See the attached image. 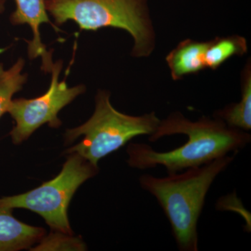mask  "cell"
<instances>
[{
	"instance_id": "obj_1",
	"label": "cell",
	"mask_w": 251,
	"mask_h": 251,
	"mask_svg": "<svg viewBox=\"0 0 251 251\" xmlns=\"http://www.w3.org/2000/svg\"><path fill=\"white\" fill-rule=\"evenodd\" d=\"M183 134L188 141L169 151H157L145 143H130L127 148V163L131 168L146 170L163 166L168 174L197 168L216 158L237 153L251 143L247 131L232 128L223 120L203 116L192 122L179 112L161 120L149 140L154 143L168 135Z\"/></svg>"
},
{
	"instance_id": "obj_2",
	"label": "cell",
	"mask_w": 251,
	"mask_h": 251,
	"mask_svg": "<svg viewBox=\"0 0 251 251\" xmlns=\"http://www.w3.org/2000/svg\"><path fill=\"white\" fill-rule=\"evenodd\" d=\"M236 153L220 157L182 173L166 177L141 175L140 186L156 198L171 224L178 249L198 251V224L206 194L218 175L234 161Z\"/></svg>"
},
{
	"instance_id": "obj_3",
	"label": "cell",
	"mask_w": 251,
	"mask_h": 251,
	"mask_svg": "<svg viewBox=\"0 0 251 251\" xmlns=\"http://www.w3.org/2000/svg\"><path fill=\"white\" fill-rule=\"evenodd\" d=\"M46 6L56 25L72 21L81 30L110 27L126 31L134 40V57H148L154 48L147 0H46Z\"/></svg>"
},
{
	"instance_id": "obj_4",
	"label": "cell",
	"mask_w": 251,
	"mask_h": 251,
	"mask_svg": "<svg viewBox=\"0 0 251 251\" xmlns=\"http://www.w3.org/2000/svg\"><path fill=\"white\" fill-rule=\"evenodd\" d=\"M95 100L92 116L83 125L67 130L64 135L66 144L83 136L80 143L68 149L66 153H76L95 166L135 137L152 135L161 122L154 112L131 116L117 111L110 103L108 91H98Z\"/></svg>"
},
{
	"instance_id": "obj_5",
	"label": "cell",
	"mask_w": 251,
	"mask_h": 251,
	"mask_svg": "<svg viewBox=\"0 0 251 251\" xmlns=\"http://www.w3.org/2000/svg\"><path fill=\"white\" fill-rule=\"evenodd\" d=\"M92 164L76 153H69L62 170L54 179L17 196L0 198V209H28L44 218L53 231L72 234L68 209L77 188L99 173Z\"/></svg>"
},
{
	"instance_id": "obj_6",
	"label": "cell",
	"mask_w": 251,
	"mask_h": 251,
	"mask_svg": "<svg viewBox=\"0 0 251 251\" xmlns=\"http://www.w3.org/2000/svg\"><path fill=\"white\" fill-rule=\"evenodd\" d=\"M62 65V61L54 63L50 72V84L45 94L34 99H16L11 101L7 112L15 122L9 133L13 143H22L46 124L59 128L62 125L59 111L85 92V85L69 87L65 80L59 81Z\"/></svg>"
},
{
	"instance_id": "obj_7",
	"label": "cell",
	"mask_w": 251,
	"mask_h": 251,
	"mask_svg": "<svg viewBox=\"0 0 251 251\" xmlns=\"http://www.w3.org/2000/svg\"><path fill=\"white\" fill-rule=\"evenodd\" d=\"M16 8L10 16V22L14 25H27L31 28L33 38L27 41L28 56L31 59L40 57L42 60L41 70L49 73L53 65L52 52L48 50L41 40L40 27L44 23H49L54 29L57 26L50 21L46 10V0H15Z\"/></svg>"
},
{
	"instance_id": "obj_8",
	"label": "cell",
	"mask_w": 251,
	"mask_h": 251,
	"mask_svg": "<svg viewBox=\"0 0 251 251\" xmlns=\"http://www.w3.org/2000/svg\"><path fill=\"white\" fill-rule=\"evenodd\" d=\"M45 233L42 227L29 226L16 219L12 209H0V251L31 249Z\"/></svg>"
},
{
	"instance_id": "obj_9",
	"label": "cell",
	"mask_w": 251,
	"mask_h": 251,
	"mask_svg": "<svg viewBox=\"0 0 251 251\" xmlns=\"http://www.w3.org/2000/svg\"><path fill=\"white\" fill-rule=\"evenodd\" d=\"M209 41L184 40L179 43L166 57L173 80H178L190 74L206 69L205 54Z\"/></svg>"
},
{
	"instance_id": "obj_10",
	"label": "cell",
	"mask_w": 251,
	"mask_h": 251,
	"mask_svg": "<svg viewBox=\"0 0 251 251\" xmlns=\"http://www.w3.org/2000/svg\"><path fill=\"white\" fill-rule=\"evenodd\" d=\"M242 79V99L216 112L214 117L229 126L249 131L251 129V73L250 64L244 69Z\"/></svg>"
},
{
	"instance_id": "obj_11",
	"label": "cell",
	"mask_w": 251,
	"mask_h": 251,
	"mask_svg": "<svg viewBox=\"0 0 251 251\" xmlns=\"http://www.w3.org/2000/svg\"><path fill=\"white\" fill-rule=\"evenodd\" d=\"M248 50L247 40L242 36L232 35L217 37L209 41L205 54L206 68L216 70L234 55L242 56Z\"/></svg>"
},
{
	"instance_id": "obj_12",
	"label": "cell",
	"mask_w": 251,
	"mask_h": 251,
	"mask_svg": "<svg viewBox=\"0 0 251 251\" xmlns=\"http://www.w3.org/2000/svg\"><path fill=\"white\" fill-rule=\"evenodd\" d=\"M25 60L19 58L8 69L0 63V118L8 112L15 94L22 90L27 80V74H23Z\"/></svg>"
},
{
	"instance_id": "obj_13",
	"label": "cell",
	"mask_w": 251,
	"mask_h": 251,
	"mask_svg": "<svg viewBox=\"0 0 251 251\" xmlns=\"http://www.w3.org/2000/svg\"><path fill=\"white\" fill-rule=\"evenodd\" d=\"M31 251H85L87 247L80 238L73 237L72 234L53 232L44 236L36 247Z\"/></svg>"
},
{
	"instance_id": "obj_14",
	"label": "cell",
	"mask_w": 251,
	"mask_h": 251,
	"mask_svg": "<svg viewBox=\"0 0 251 251\" xmlns=\"http://www.w3.org/2000/svg\"><path fill=\"white\" fill-rule=\"evenodd\" d=\"M6 0H0V14H2L5 10V4Z\"/></svg>"
}]
</instances>
